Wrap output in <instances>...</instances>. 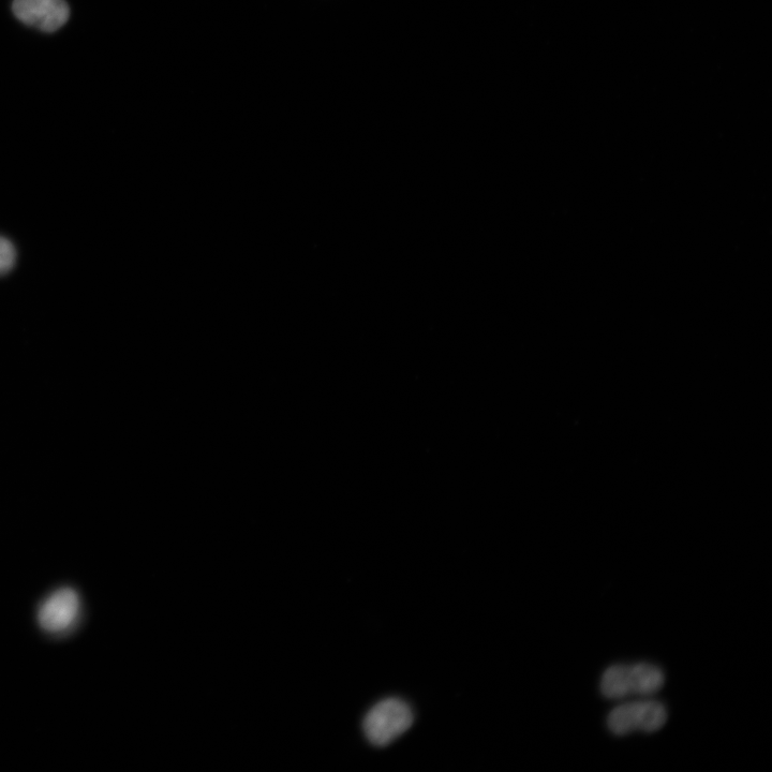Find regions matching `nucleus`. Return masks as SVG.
I'll list each match as a JSON object with an SVG mask.
<instances>
[{
    "mask_svg": "<svg viewBox=\"0 0 772 772\" xmlns=\"http://www.w3.org/2000/svg\"><path fill=\"white\" fill-rule=\"evenodd\" d=\"M638 702L622 704L612 710L607 719L608 729L617 736L637 731Z\"/></svg>",
    "mask_w": 772,
    "mask_h": 772,
    "instance_id": "0eeeda50",
    "label": "nucleus"
},
{
    "mask_svg": "<svg viewBox=\"0 0 772 772\" xmlns=\"http://www.w3.org/2000/svg\"><path fill=\"white\" fill-rule=\"evenodd\" d=\"M410 706L397 699L380 702L364 719L363 729L370 744L385 747L406 733L413 724Z\"/></svg>",
    "mask_w": 772,
    "mask_h": 772,
    "instance_id": "f257e3e1",
    "label": "nucleus"
},
{
    "mask_svg": "<svg viewBox=\"0 0 772 772\" xmlns=\"http://www.w3.org/2000/svg\"><path fill=\"white\" fill-rule=\"evenodd\" d=\"M79 608L76 590L69 587L59 589L42 604L38 613L39 625L47 632L63 631L77 618Z\"/></svg>",
    "mask_w": 772,
    "mask_h": 772,
    "instance_id": "7ed1b4c3",
    "label": "nucleus"
},
{
    "mask_svg": "<svg viewBox=\"0 0 772 772\" xmlns=\"http://www.w3.org/2000/svg\"><path fill=\"white\" fill-rule=\"evenodd\" d=\"M631 693L652 695L664 685V674L660 667L650 663H637L630 666Z\"/></svg>",
    "mask_w": 772,
    "mask_h": 772,
    "instance_id": "20e7f679",
    "label": "nucleus"
},
{
    "mask_svg": "<svg viewBox=\"0 0 772 772\" xmlns=\"http://www.w3.org/2000/svg\"><path fill=\"white\" fill-rule=\"evenodd\" d=\"M12 10L21 22L46 33L58 31L70 14L65 0H14Z\"/></svg>",
    "mask_w": 772,
    "mask_h": 772,
    "instance_id": "f03ea898",
    "label": "nucleus"
},
{
    "mask_svg": "<svg viewBox=\"0 0 772 772\" xmlns=\"http://www.w3.org/2000/svg\"><path fill=\"white\" fill-rule=\"evenodd\" d=\"M667 721L665 706L656 701L638 702L637 730L653 733L662 729Z\"/></svg>",
    "mask_w": 772,
    "mask_h": 772,
    "instance_id": "423d86ee",
    "label": "nucleus"
},
{
    "mask_svg": "<svg viewBox=\"0 0 772 772\" xmlns=\"http://www.w3.org/2000/svg\"><path fill=\"white\" fill-rule=\"evenodd\" d=\"M16 260V248L5 237L0 236V276L9 273L16 264Z\"/></svg>",
    "mask_w": 772,
    "mask_h": 772,
    "instance_id": "6e6552de",
    "label": "nucleus"
},
{
    "mask_svg": "<svg viewBox=\"0 0 772 772\" xmlns=\"http://www.w3.org/2000/svg\"><path fill=\"white\" fill-rule=\"evenodd\" d=\"M601 691L610 700L622 699L631 694L630 666L616 664L608 667L602 676Z\"/></svg>",
    "mask_w": 772,
    "mask_h": 772,
    "instance_id": "39448f33",
    "label": "nucleus"
}]
</instances>
